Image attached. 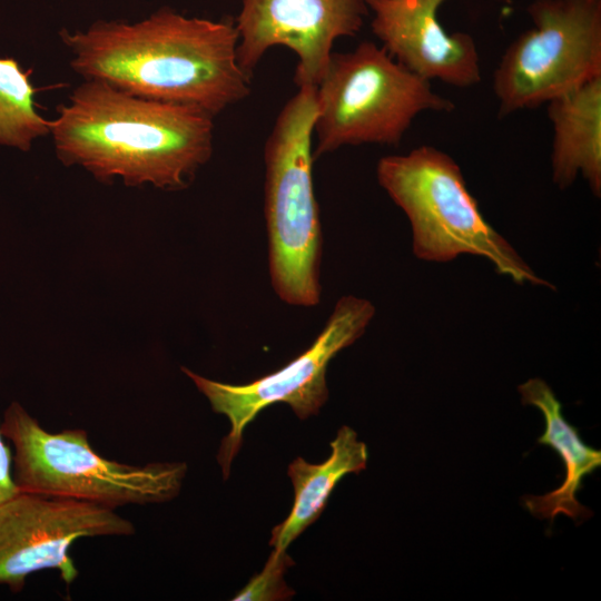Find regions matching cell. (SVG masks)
<instances>
[{"instance_id":"1","label":"cell","mask_w":601,"mask_h":601,"mask_svg":"<svg viewBox=\"0 0 601 601\" xmlns=\"http://www.w3.org/2000/svg\"><path fill=\"white\" fill-rule=\"evenodd\" d=\"M70 68L129 95L199 108L215 117L250 93L237 58L235 22L186 17L162 7L147 18L62 29Z\"/></svg>"},{"instance_id":"2","label":"cell","mask_w":601,"mask_h":601,"mask_svg":"<svg viewBox=\"0 0 601 601\" xmlns=\"http://www.w3.org/2000/svg\"><path fill=\"white\" fill-rule=\"evenodd\" d=\"M213 116L186 105L145 99L101 80H85L57 107L49 136L57 158L100 181L186 188L214 149Z\"/></svg>"},{"instance_id":"3","label":"cell","mask_w":601,"mask_h":601,"mask_svg":"<svg viewBox=\"0 0 601 601\" xmlns=\"http://www.w3.org/2000/svg\"><path fill=\"white\" fill-rule=\"evenodd\" d=\"M316 87H298L264 147V215L272 286L288 305L319 304L322 227L313 183Z\"/></svg>"},{"instance_id":"4","label":"cell","mask_w":601,"mask_h":601,"mask_svg":"<svg viewBox=\"0 0 601 601\" xmlns=\"http://www.w3.org/2000/svg\"><path fill=\"white\" fill-rule=\"evenodd\" d=\"M376 176L407 216L417 258L445 263L462 254L480 256L518 284L553 287L486 221L449 154L423 145L388 155L378 160Z\"/></svg>"},{"instance_id":"5","label":"cell","mask_w":601,"mask_h":601,"mask_svg":"<svg viewBox=\"0 0 601 601\" xmlns=\"http://www.w3.org/2000/svg\"><path fill=\"white\" fill-rule=\"evenodd\" d=\"M14 447L13 480L21 492L70 497L110 509L162 503L176 497L187 473L183 462L142 465L104 457L81 428L46 431L18 402L0 425Z\"/></svg>"},{"instance_id":"6","label":"cell","mask_w":601,"mask_h":601,"mask_svg":"<svg viewBox=\"0 0 601 601\" xmlns=\"http://www.w3.org/2000/svg\"><path fill=\"white\" fill-rule=\"evenodd\" d=\"M315 105L314 160L343 146L397 145L420 114L454 109L431 81L373 41L332 53L316 86Z\"/></svg>"},{"instance_id":"7","label":"cell","mask_w":601,"mask_h":601,"mask_svg":"<svg viewBox=\"0 0 601 601\" xmlns=\"http://www.w3.org/2000/svg\"><path fill=\"white\" fill-rule=\"evenodd\" d=\"M528 12L533 26L505 49L494 71L500 116L601 77V0H535Z\"/></svg>"},{"instance_id":"8","label":"cell","mask_w":601,"mask_h":601,"mask_svg":"<svg viewBox=\"0 0 601 601\" xmlns=\"http://www.w3.org/2000/svg\"><path fill=\"white\" fill-rule=\"evenodd\" d=\"M374 305L353 295L341 297L313 344L287 365L247 384L220 383L181 371L195 383L214 412L225 415L230 431L223 439L217 460L224 479L238 453L245 427L266 407L288 404L300 420L319 412L328 398L326 371L331 359L357 341L374 317Z\"/></svg>"},{"instance_id":"9","label":"cell","mask_w":601,"mask_h":601,"mask_svg":"<svg viewBox=\"0 0 601 601\" xmlns=\"http://www.w3.org/2000/svg\"><path fill=\"white\" fill-rule=\"evenodd\" d=\"M135 531L131 521L108 506L19 491L0 504V584L19 592L29 574L49 569L69 584L78 577L69 555L76 540Z\"/></svg>"},{"instance_id":"10","label":"cell","mask_w":601,"mask_h":601,"mask_svg":"<svg viewBox=\"0 0 601 601\" xmlns=\"http://www.w3.org/2000/svg\"><path fill=\"white\" fill-rule=\"evenodd\" d=\"M370 10L365 0H243L235 26L237 58L249 76L276 46L297 57L294 82L316 87L334 42L359 32Z\"/></svg>"},{"instance_id":"11","label":"cell","mask_w":601,"mask_h":601,"mask_svg":"<svg viewBox=\"0 0 601 601\" xmlns=\"http://www.w3.org/2000/svg\"><path fill=\"white\" fill-rule=\"evenodd\" d=\"M444 1L365 0L373 35L396 61L428 81L470 88L481 80L477 48L471 35L441 24Z\"/></svg>"},{"instance_id":"12","label":"cell","mask_w":601,"mask_h":601,"mask_svg":"<svg viewBox=\"0 0 601 601\" xmlns=\"http://www.w3.org/2000/svg\"><path fill=\"white\" fill-rule=\"evenodd\" d=\"M524 405L535 406L545 421V431L536 442L553 449L565 467L562 484L543 495H525L523 506L535 518L553 522L558 514H565L575 522L592 515V511L577 499L584 476L601 465V452L587 445L579 430L562 413V404L552 388L541 378H531L518 386Z\"/></svg>"},{"instance_id":"13","label":"cell","mask_w":601,"mask_h":601,"mask_svg":"<svg viewBox=\"0 0 601 601\" xmlns=\"http://www.w3.org/2000/svg\"><path fill=\"white\" fill-rule=\"evenodd\" d=\"M552 125L553 183L570 187L581 175L592 193L601 194V77L548 104Z\"/></svg>"},{"instance_id":"14","label":"cell","mask_w":601,"mask_h":601,"mask_svg":"<svg viewBox=\"0 0 601 601\" xmlns=\"http://www.w3.org/2000/svg\"><path fill=\"white\" fill-rule=\"evenodd\" d=\"M332 453L323 463L313 464L302 457L288 466L295 499L288 516L272 531L269 545L275 551H286L288 545L322 514L337 483L349 473L366 467L368 452L356 432L342 426L331 442Z\"/></svg>"},{"instance_id":"15","label":"cell","mask_w":601,"mask_h":601,"mask_svg":"<svg viewBox=\"0 0 601 601\" xmlns=\"http://www.w3.org/2000/svg\"><path fill=\"white\" fill-rule=\"evenodd\" d=\"M32 70L11 57L0 58V145L21 151L49 135V120L37 109Z\"/></svg>"},{"instance_id":"16","label":"cell","mask_w":601,"mask_h":601,"mask_svg":"<svg viewBox=\"0 0 601 601\" xmlns=\"http://www.w3.org/2000/svg\"><path fill=\"white\" fill-rule=\"evenodd\" d=\"M293 564L286 551H273L263 569L240 590L234 601L287 600L294 591L284 581V573Z\"/></svg>"},{"instance_id":"17","label":"cell","mask_w":601,"mask_h":601,"mask_svg":"<svg viewBox=\"0 0 601 601\" xmlns=\"http://www.w3.org/2000/svg\"><path fill=\"white\" fill-rule=\"evenodd\" d=\"M11 453L0 431V504L19 493L11 473Z\"/></svg>"}]
</instances>
